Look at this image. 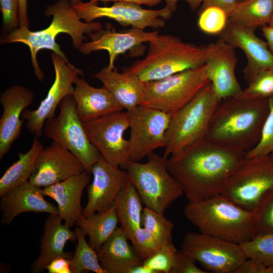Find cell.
<instances>
[{"label": "cell", "instance_id": "cell-1", "mask_svg": "<svg viewBox=\"0 0 273 273\" xmlns=\"http://www.w3.org/2000/svg\"><path fill=\"white\" fill-rule=\"evenodd\" d=\"M245 153L203 139L169 156L167 167L189 201H199L221 193Z\"/></svg>", "mask_w": 273, "mask_h": 273}, {"label": "cell", "instance_id": "cell-2", "mask_svg": "<svg viewBox=\"0 0 273 273\" xmlns=\"http://www.w3.org/2000/svg\"><path fill=\"white\" fill-rule=\"evenodd\" d=\"M269 112L268 99H253L242 92L221 100L204 139L246 153L258 143Z\"/></svg>", "mask_w": 273, "mask_h": 273}, {"label": "cell", "instance_id": "cell-3", "mask_svg": "<svg viewBox=\"0 0 273 273\" xmlns=\"http://www.w3.org/2000/svg\"><path fill=\"white\" fill-rule=\"evenodd\" d=\"M46 16H52L50 25L42 30L31 31L29 27L19 26L4 35L1 43L20 42L27 45L30 50L31 60L34 74L37 79L42 81L44 74L37 60V53L42 49H48L68 61L65 54L56 42L57 36L65 33L71 38L74 47L78 49L84 42V34H90L103 29L98 22H86L80 19L69 0H58L48 6Z\"/></svg>", "mask_w": 273, "mask_h": 273}, {"label": "cell", "instance_id": "cell-4", "mask_svg": "<svg viewBox=\"0 0 273 273\" xmlns=\"http://www.w3.org/2000/svg\"><path fill=\"white\" fill-rule=\"evenodd\" d=\"M184 214L200 233L240 245L256 235L252 211L220 194L199 201H189Z\"/></svg>", "mask_w": 273, "mask_h": 273}, {"label": "cell", "instance_id": "cell-5", "mask_svg": "<svg viewBox=\"0 0 273 273\" xmlns=\"http://www.w3.org/2000/svg\"><path fill=\"white\" fill-rule=\"evenodd\" d=\"M149 44L146 56L124 71L144 83L202 66L206 62V46L186 42L172 35L159 34Z\"/></svg>", "mask_w": 273, "mask_h": 273}, {"label": "cell", "instance_id": "cell-6", "mask_svg": "<svg viewBox=\"0 0 273 273\" xmlns=\"http://www.w3.org/2000/svg\"><path fill=\"white\" fill-rule=\"evenodd\" d=\"M211 83L171 114L163 157L168 158L204 139L211 117L221 101Z\"/></svg>", "mask_w": 273, "mask_h": 273}, {"label": "cell", "instance_id": "cell-7", "mask_svg": "<svg viewBox=\"0 0 273 273\" xmlns=\"http://www.w3.org/2000/svg\"><path fill=\"white\" fill-rule=\"evenodd\" d=\"M147 157L145 163L129 161L124 169L145 206L164 214L184 192L167 169V158L154 152Z\"/></svg>", "mask_w": 273, "mask_h": 273}, {"label": "cell", "instance_id": "cell-8", "mask_svg": "<svg viewBox=\"0 0 273 273\" xmlns=\"http://www.w3.org/2000/svg\"><path fill=\"white\" fill-rule=\"evenodd\" d=\"M210 82L205 65L145 82L141 105L172 114L189 102Z\"/></svg>", "mask_w": 273, "mask_h": 273}, {"label": "cell", "instance_id": "cell-9", "mask_svg": "<svg viewBox=\"0 0 273 273\" xmlns=\"http://www.w3.org/2000/svg\"><path fill=\"white\" fill-rule=\"evenodd\" d=\"M57 116L47 120L43 133L45 136L55 142L73 153L90 173L93 165L101 154L89 141L83 122L76 110L72 95L65 97L59 105Z\"/></svg>", "mask_w": 273, "mask_h": 273}, {"label": "cell", "instance_id": "cell-10", "mask_svg": "<svg viewBox=\"0 0 273 273\" xmlns=\"http://www.w3.org/2000/svg\"><path fill=\"white\" fill-rule=\"evenodd\" d=\"M273 188V154L245 159L220 194L252 211L260 198Z\"/></svg>", "mask_w": 273, "mask_h": 273}, {"label": "cell", "instance_id": "cell-11", "mask_svg": "<svg viewBox=\"0 0 273 273\" xmlns=\"http://www.w3.org/2000/svg\"><path fill=\"white\" fill-rule=\"evenodd\" d=\"M180 247L207 272L235 273L248 258L240 244L200 232H187Z\"/></svg>", "mask_w": 273, "mask_h": 273}, {"label": "cell", "instance_id": "cell-12", "mask_svg": "<svg viewBox=\"0 0 273 273\" xmlns=\"http://www.w3.org/2000/svg\"><path fill=\"white\" fill-rule=\"evenodd\" d=\"M127 112L130 161H139L165 147L171 114L142 105Z\"/></svg>", "mask_w": 273, "mask_h": 273}, {"label": "cell", "instance_id": "cell-13", "mask_svg": "<svg viewBox=\"0 0 273 273\" xmlns=\"http://www.w3.org/2000/svg\"><path fill=\"white\" fill-rule=\"evenodd\" d=\"M83 124L89 141L103 158L124 168L130 161L129 144L124 136L129 125L127 111L115 112Z\"/></svg>", "mask_w": 273, "mask_h": 273}, {"label": "cell", "instance_id": "cell-14", "mask_svg": "<svg viewBox=\"0 0 273 273\" xmlns=\"http://www.w3.org/2000/svg\"><path fill=\"white\" fill-rule=\"evenodd\" d=\"M80 19L92 22L98 18L113 19L120 24L144 30L148 27L158 29L165 25L172 12L166 6L159 10H149L127 2H115L111 6H99L98 3L80 2L72 5Z\"/></svg>", "mask_w": 273, "mask_h": 273}, {"label": "cell", "instance_id": "cell-15", "mask_svg": "<svg viewBox=\"0 0 273 273\" xmlns=\"http://www.w3.org/2000/svg\"><path fill=\"white\" fill-rule=\"evenodd\" d=\"M51 59L55 74L52 85L37 109H25L21 116V118L27 121L26 127L29 131L38 138L43 134L46 121L55 116L56 110L62 100L66 96L72 95L76 78L83 73L82 70L54 52H51Z\"/></svg>", "mask_w": 273, "mask_h": 273}, {"label": "cell", "instance_id": "cell-16", "mask_svg": "<svg viewBox=\"0 0 273 273\" xmlns=\"http://www.w3.org/2000/svg\"><path fill=\"white\" fill-rule=\"evenodd\" d=\"M90 173L93 179L87 188V201L82 211L84 217L109 208L129 181L125 170L107 162L101 155L92 166Z\"/></svg>", "mask_w": 273, "mask_h": 273}, {"label": "cell", "instance_id": "cell-17", "mask_svg": "<svg viewBox=\"0 0 273 273\" xmlns=\"http://www.w3.org/2000/svg\"><path fill=\"white\" fill-rule=\"evenodd\" d=\"M84 171V165L73 153L52 141L39 155L29 181L43 188Z\"/></svg>", "mask_w": 273, "mask_h": 273}, {"label": "cell", "instance_id": "cell-18", "mask_svg": "<svg viewBox=\"0 0 273 273\" xmlns=\"http://www.w3.org/2000/svg\"><path fill=\"white\" fill-rule=\"evenodd\" d=\"M219 38L243 51L247 64L243 70L245 80L251 82L261 72L273 70V53L266 41L261 39L254 30L246 28L229 21Z\"/></svg>", "mask_w": 273, "mask_h": 273}, {"label": "cell", "instance_id": "cell-19", "mask_svg": "<svg viewBox=\"0 0 273 273\" xmlns=\"http://www.w3.org/2000/svg\"><path fill=\"white\" fill-rule=\"evenodd\" d=\"M236 55L235 48L219 38L206 46V74L222 100L242 90L236 76Z\"/></svg>", "mask_w": 273, "mask_h": 273}, {"label": "cell", "instance_id": "cell-20", "mask_svg": "<svg viewBox=\"0 0 273 273\" xmlns=\"http://www.w3.org/2000/svg\"><path fill=\"white\" fill-rule=\"evenodd\" d=\"M34 94L20 85L7 88L0 95L3 113L0 119V159L10 151L13 143L20 136L24 120L21 118L25 109L31 105Z\"/></svg>", "mask_w": 273, "mask_h": 273}, {"label": "cell", "instance_id": "cell-21", "mask_svg": "<svg viewBox=\"0 0 273 273\" xmlns=\"http://www.w3.org/2000/svg\"><path fill=\"white\" fill-rule=\"evenodd\" d=\"M158 34V30L146 32L134 27L119 32L102 29L89 34L90 40L83 42L78 50L83 55L97 51H107L109 55L107 66L114 68V62L119 55L142 43L149 42Z\"/></svg>", "mask_w": 273, "mask_h": 273}, {"label": "cell", "instance_id": "cell-22", "mask_svg": "<svg viewBox=\"0 0 273 273\" xmlns=\"http://www.w3.org/2000/svg\"><path fill=\"white\" fill-rule=\"evenodd\" d=\"M44 196L42 188L29 181L10 191L1 197V222L10 224L15 217L26 212L58 214L57 206L46 200Z\"/></svg>", "mask_w": 273, "mask_h": 273}, {"label": "cell", "instance_id": "cell-23", "mask_svg": "<svg viewBox=\"0 0 273 273\" xmlns=\"http://www.w3.org/2000/svg\"><path fill=\"white\" fill-rule=\"evenodd\" d=\"M90 174L84 171L42 188L44 196L51 197L56 202L59 215L70 228L83 216L81 196L91 180Z\"/></svg>", "mask_w": 273, "mask_h": 273}, {"label": "cell", "instance_id": "cell-24", "mask_svg": "<svg viewBox=\"0 0 273 273\" xmlns=\"http://www.w3.org/2000/svg\"><path fill=\"white\" fill-rule=\"evenodd\" d=\"M72 94L77 114L83 123L123 110V107L105 87H95L84 79L77 77Z\"/></svg>", "mask_w": 273, "mask_h": 273}, {"label": "cell", "instance_id": "cell-25", "mask_svg": "<svg viewBox=\"0 0 273 273\" xmlns=\"http://www.w3.org/2000/svg\"><path fill=\"white\" fill-rule=\"evenodd\" d=\"M76 240L75 230L72 231L65 224L59 214H49L45 220L40 239L39 253L31 265V271L34 273L43 271L58 257L71 258L72 254L65 252L64 248L68 241Z\"/></svg>", "mask_w": 273, "mask_h": 273}, {"label": "cell", "instance_id": "cell-26", "mask_svg": "<svg viewBox=\"0 0 273 273\" xmlns=\"http://www.w3.org/2000/svg\"><path fill=\"white\" fill-rule=\"evenodd\" d=\"M120 227H118L97 252L100 263L106 273H128L143 260L129 244Z\"/></svg>", "mask_w": 273, "mask_h": 273}, {"label": "cell", "instance_id": "cell-27", "mask_svg": "<svg viewBox=\"0 0 273 273\" xmlns=\"http://www.w3.org/2000/svg\"><path fill=\"white\" fill-rule=\"evenodd\" d=\"M104 87L114 96L126 111L141 105L143 100L145 84L136 75L114 68L105 67L94 75Z\"/></svg>", "mask_w": 273, "mask_h": 273}, {"label": "cell", "instance_id": "cell-28", "mask_svg": "<svg viewBox=\"0 0 273 273\" xmlns=\"http://www.w3.org/2000/svg\"><path fill=\"white\" fill-rule=\"evenodd\" d=\"M143 202L133 185L129 180L116 196L113 205L120 228L129 241L142 226Z\"/></svg>", "mask_w": 273, "mask_h": 273}, {"label": "cell", "instance_id": "cell-29", "mask_svg": "<svg viewBox=\"0 0 273 273\" xmlns=\"http://www.w3.org/2000/svg\"><path fill=\"white\" fill-rule=\"evenodd\" d=\"M44 147L38 137L35 136L29 150L19 152L18 159L5 172L0 179V197L29 181L37 158Z\"/></svg>", "mask_w": 273, "mask_h": 273}, {"label": "cell", "instance_id": "cell-30", "mask_svg": "<svg viewBox=\"0 0 273 273\" xmlns=\"http://www.w3.org/2000/svg\"><path fill=\"white\" fill-rule=\"evenodd\" d=\"M118 220L112 205L107 210L92 213L87 217L83 215L76 222L85 236L88 237V243L97 251L118 228Z\"/></svg>", "mask_w": 273, "mask_h": 273}, {"label": "cell", "instance_id": "cell-31", "mask_svg": "<svg viewBox=\"0 0 273 273\" xmlns=\"http://www.w3.org/2000/svg\"><path fill=\"white\" fill-rule=\"evenodd\" d=\"M273 17V0H245L240 2L229 14V21L255 30L268 25Z\"/></svg>", "mask_w": 273, "mask_h": 273}, {"label": "cell", "instance_id": "cell-32", "mask_svg": "<svg viewBox=\"0 0 273 273\" xmlns=\"http://www.w3.org/2000/svg\"><path fill=\"white\" fill-rule=\"evenodd\" d=\"M75 231L77 244L71 259L72 273H106L100 263L97 251L87 242L85 235L78 227Z\"/></svg>", "mask_w": 273, "mask_h": 273}, {"label": "cell", "instance_id": "cell-33", "mask_svg": "<svg viewBox=\"0 0 273 273\" xmlns=\"http://www.w3.org/2000/svg\"><path fill=\"white\" fill-rule=\"evenodd\" d=\"M240 245L248 258L273 267V234H257Z\"/></svg>", "mask_w": 273, "mask_h": 273}, {"label": "cell", "instance_id": "cell-34", "mask_svg": "<svg viewBox=\"0 0 273 273\" xmlns=\"http://www.w3.org/2000/svg\"><path fill=\"white\" fill-rule=\"evenodd\" d=\"M142 226L156 237L162 244L172 242L174 224L164 214L145 206L142 213Z\"/></svg>", "mask_w": 273, "mask_h": 273}, {"label": "cell", "instance_id": "cell-35", "mask_svg": "<svg viewBox=\"0 0 273 273\" xmlns=\"http://www.w3.org/2000/svg\"><path fill=\"white\" fill-rule=\"evenodd\" d=\"M252 213L256 235L273 234V188L260 198Z\"/></svg>", "mask_w": 273, "mask_h": 273}, {"label": "cell", "instance_id": "cell-36", "mask_svg": "<svg viewBox=\"0 0 273 273\" xmlns=\"http://www.w3.org/2000/svg\"><path fill=\"white\" fill-rule=\"evenodd\" d=\"M198 14V25L201 31L208 34H219L229 22L228 14L218 7H208Z\"/></svg>", "mask_w": 273, "mask_h": 273}, {"label": "cell", "instance_id": "cell-37", "mask_svg": "<svg viewBox=\"0 0 273 273\" xmlns=\"http://www.w3.org/2000/svg\"><path fill=\"white\" fill-rule=\"evenodd\" d=\"M268 102L269 112L260 139L255 146L245 153L246 158L273 154V96L268 98Z\"/></svg>", "mask_w": 273, "mask_h": 273}, {"label": "cell", "instance_id": "cell-38", "mask_svg": "<svg viewBox=\"0 0 273 273\" xmlns=\"http://www.w3.org/2000/svg\"><path fill=\"white\" fill-rule=\"evenodd\" d=\"M176 251L172 242L162 244L157 251L144 260L143 263L156 273H171Z\"/></svg>", "mask_w": 273, "mask_h": 273}, {"label": "cell", "instance_id": "cell-39", "mask_svg": "<svg viewBox=\"0 0 273 273\" xmlns=\"http://www.w3.org/2000/svg\"><path fill=\"white\" fill-rule=\"evenodd\" d=\"M242 93L253 99H268L273 96V70L259 73Z\"/></svg>", "mask_w": 273, "mask_h": 273}, {"label": "cell", "instance_id": "cell-40", "mask_svg": "<svg viewBox=\"0 0 273 273\" xmlns=\"http://www.w3.org/2000/svg\"><path fill=\"white\" fill-rule=\"evenodd\" d=\"M130 242L143 261L157 251L162 245L156 237L143 226L135 231Z\"/></svg>", "mask_w": 273, "mask_h": 273}, {"label": "cell", "instance_id": "cell-41", "mask_svg": "<svg viewBox=\"0 0 273 273\" xmlns=\"http://www.w3.org/2000/svg\"><path fill=\"white\" fill-rule=\"evenodd\" d=\"M0 7L3 31L7 33L19 27V0H0Z\"/></svg>", "mask_w": 273, "mask_h": 273}, {"label": "cell", "instance_id": "cell-42", "mask_svg": "<svg viewBox=\"0 0 273 273\" xmlns=\"http://www.w3.org/2000/svg\"><path fill=\"white\" fill-rule=\"evenodd\" d=\"M196 261L181 250L176 251L171 270V273H207L198 267Z\"/></svg>", "mask_w": 273, "mask_h": 273}, {"label": "cell", "instance_id": "cell-43", "mask_svg": "<svg viewBox=\"0 0 273 273\" xmlns=\"http://www.w3.org/2000/svg\"><path fill=\"white\" fill-rule=\"evenodd\" d=\"M235 273H269V267L251 258H247Z\"/></svg>", "mask_w": 273, "mask_h": 273}, {"label": "cell", "instance_id": "cell-44", "mask_svg": "<svg viewBox=\"0 0 273 273\" xmlns=\"http://www.w3.org/2000/svg\"><path fill=\"white\" fill-rule=\"evenodd\" d=\"M71 259L63 256L54 259L47 266L49 273H72Z\"/></svg>", "mask_w": 273, "mask_h": 273}, {"label": "cell", "instance_id": "cell-45", "mask_svg": "<svg viewBox=\"0 0 273 273\" xmlns=\"http://www.w3.org/2000/svg\"><path fill=\"white\" fill-rule=\"evenodd\" d=\"M239 3V0H203L198 13L210 7H218L229 14Z\"/></svg>", "mask_w": 273, "mask_h": 273}, {"label": "cell", "instance_id": "cell-46", "mask_svg": "<svg viewBox=\"0 0 273 273\" xmlns=\"http://www.w3.org/2000/svg\"><path fill=\"white\" fill-rule=\"evenodd\" d=\"M27 6V0H19L18 17L20 26L29 27Z\"/></svg>", "mask_w": 273, "mask_h": 273}, {"label": "cell", "instance_id": "cell-47", "mask_svg": "<svg viewBox=\"0 0 273 273\" xmlns=\"http://www.w3.org/2000/svg\"><path fill=\"white\" fill-rule=\"evenodd\" d=\"M163 1V0H162ZM166 2V6L172 12L176 11L177 3L179 1H185L189 5L190 9L194 11L201 6L203 0H163Z\"/></svg>", "mask_w": 273, "mask_h": 273}, {"label": "cell", "instance_id": "cell-48", "mask_svg": "<svg viewBox=\"0 0 273 273\" xmlns=\"http://www.w3.org/2000/svg\"><path fill=\"white\" fill-rule=\"evenodd\" d=\"M89 2L93 3H98L99 2H102L104 3L109 2H123L131 3L139 5H145L148 6H153L160 3L162 0H88Z\"/></svg>", "mask_w": 273, "mask_h": 273}, {"label": "cell", "instance_id": "cell-49", "mask_svg": "<svg viewBox=\"0 0 273 273\" xmlns=\"http://www.w3.org/2000/svg\"><path fill=\"white\" fill-rule=\"evenodd\" d=\"M261 31L266 40L269 48L273 53V27L268 25L262 26Z\"/></svg>", "mask_w": 273, "mask_h": 273}, {"label": "cell", "instance_id": "cell-50", "mask_svg": "<svg viewBox=\"0 0 273 273\" xmlns=\"http://www.w3.org/2000/svg\"><path fill=\"white\" fill-rule=\"evenodd\" d=\"M128 273H156L153 270L143 263L135 265L130 269Z\"/></svg>", "mask_w": 273, "mask_h": 273}, {"label": "cell", "instance_id": "cell-51", "mask_svg": "<svg viewBox=\"0 0 273 273\" xmlns=\"http://www.w3.org/2000/svg\"><path fill=\"white\" fill-rule=\"evenodd\" d=\"M70 3L73 5L76 4H77L80 2H82V0H69Z\"/></svg>", "mask_w": 273, "mask_h": 273}, {"label": "cell", "instance_id": "cell-52", "mask_svg": "<svg viewBox=\"0 0 273 273\" xmlns=\"http://www.w3.org/2000/svg\"><path fill=\"white\" fill-rule=\"evenodd\" d=\"M268 26H269V27H273V17H272L270 22L268 24Z\"/></svg>", "mask_w": 273, "mask_h": 273}, {"label": "cell", "instance_id": "cell-53", "mask_svg": "<svg viewBox=\"0 0 273 273\" xmlns=\"http://www.w3.org/2000/svg\"><path fill=\"white\" fill-rule=\"evenodd\" d=\"M245 1V0H239V2H243V1Z\"/></svg>", "mask_w": 273, "mask_h": 273}]
</instances>
